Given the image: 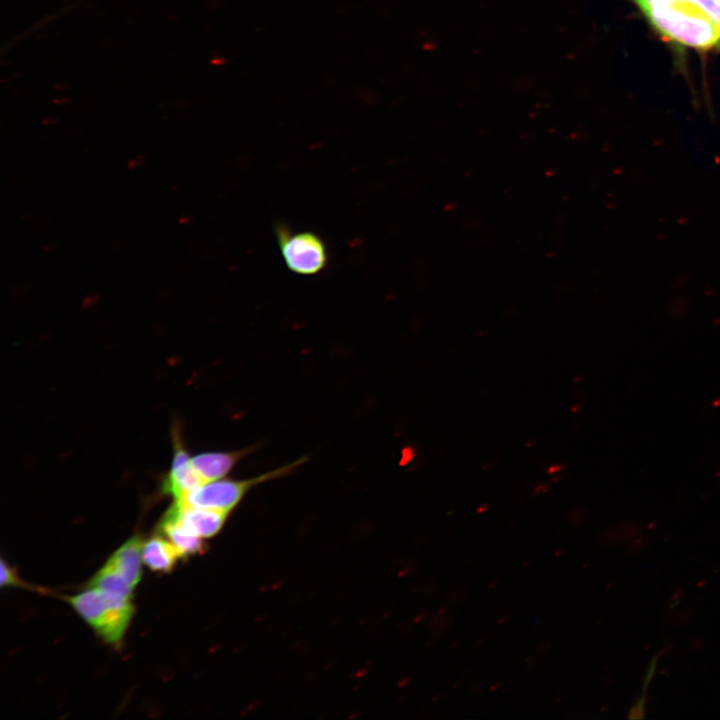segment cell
<instances>
[{
    "instance_id": "6da1fadb",
    "label": "cell",
    "mask_w": 720,
    "mask_h": 720,
    "mask_svg": "<svg viewBox=\"0 0 720 720\" xmlns=\"http://www.w3.org/2000/svg\"><path fill=\"white\" fill-rule=\"evenodd\" d=\"M667 40L698 50L720 48V0H634Z\"/></svg>"
},
{
    "instance_id": "7a4b0ae2",
    "label": "cell",
    "mask_w": 720,
    "mask_h": 720,
    "mask_svg": "<svg viewBox=\"0 0 720 720\" xmlns=\"http://www.w3.org/2000/svg\"><path fill=\"white\" fill-rule=\"evenodd\" d=\"M66 601L106 643L118 646L134 615L132 599L88 588Z\"/></svg>"
},
{
    "instance_id": "3957f363",
    "label": "cell",
    "mask_w": 720,
    "mask_h": 720,
    "mask_svg": "<svg viewBox=\"0 0 720 720\" xmlns=\"http://www.w3.org/2000/svg\"><path fill=\"white\" fill-rule=\"evenodd\" d=\"M304 461L305 459L301 458L249 479L229 480L221 478L207 481L188 492L183 499L178 501L193 507L216 509L230 513L251 488L267 480L286 475Z\"/></svg>"
},
{
    "instance_id": "277c9868",
    "label": "cell",
    "mask_w": 720,
    "mask_h": 720,
    "mask_svg": "<svg viewBox=\"0 0 720 720\" xmlns=\"http://www.w3.org/2000/svg\"><path fill=\"white\" fill-rule=\"evenodd\" d=\"M276 240L289 271L311 276L323 271L329 259L327 245L316 233L295 232L286 225L275 227Z\"/></svg>"
},
{
    "instance_id": "5b68a950",
    "label": "cell",
    "mask_w": 720,
    "mask_h": 720,
    "mask_svg": "<svg viewBox=\"0 0 720 720\" xmlns=\"http://www.w3.org/2000/svg\"><path fill=\"white\" fill-rule=\"evenodd\" d=\"M173 455L169 470L162 475L160 494L171 496L174 501L181 500L191 490L202 485L204 480L194 469L182 436L179 422L173 423L171 429Z\"/></svg>"
},
{
    "instance_id": "8992f818",
    "label": "cell",
    "mask_w": 720,
    "mask_h": 720,
    "mask_svg": "<svg viewBox=\"0 0 720 720\" xmlns=\"http://www.w3.org/2000/svg\"><path fill=\"white\" fill-rule=\"evenodd\" d=\"M172 504L182 524L202 539L218 534L229 515L228 512L216 509L189 506L178 500Z\"/></svg>"
},
{
    "instance_id": "52a82bcc",
    "label": "cell",
    "mask_w": 720,
    "mask_h": 720,
    "mask_svg": "<svg viewBox=\"0 0 720 720\" xmlns=\"http://www.w3.org/2000/svg\"><path fill=\"white\" fill-rule=\"evenodd\" d=\"M157 532L175 547L180 559L202 553L205 550L202 538L190 532L182 524L173 504L160 519Z\"/></svg>"
},
{
    "instance_id": "ba28073f",
    "label": "cell",
    "mask_w": 720,
    "mask_h": 720,
    "mask_svg": "<svg viewBox=\"0 0 720 720\" xmlns=\"http://www.w3.org/2000/svg\"><path fill=\"white\" fill-rule=\"evenodd\" d=\"M143 544L142 538L134 535L115 550L105 563L129 582L133 588L138 585L142 577Z\"/></svg>"
},
{
    "instance_id": "9c48e42d",
    "label": "cell",
    "mask_w": 720,
    "mask_h": 720,
    "mask_svg": "<svg viewBox=\"0 0 720 720\" xmlns=\"http://www.w3.org/2000/svg\"><path fill=\"white\" fill-rule=\"evenodd\" d=\"M249 451L250 448L231 452H203L191 456V462L204 482H207L226 476Z\"/></svg>"
},
{
    "instance_id": "30bf717a",
    "label": "cell",
    "mask_w": 720,
    "mask_h": 720,
    "mask_svg": "<svg viewBox=\"0 0 720 720\" xmlns=\"http://www.w3.org/2000/svg\"><path fill=\"white\" fill-rule=\"evenodd\" d=\"M177 559L180 557L175 547L160 534L149 538L143 544L142 561L154 572H170Z\"/></svg>"
},
{
    "instance_id": "8fae6325",
    "label": "cell",
    "mask_w": 720,
    "mask_h": 720,
    "mask_svg": "<svg viewBox=\"0 0 720 720\" xmlns=\"http://www.w3.org/2000/svg\"><path fill=\"white\" fill-rule=\"evenodd\" d=\"M88 588L98 589L102 592L132 599L133 588L123 577L104 564L90 579Z\"/></svg>"
},
{
    "instance_id": "7c38bea8",
    "label": "cell",
    "mask_w": 720,
    "mask_h": 720,
    "mask_svg": "<svg viewBox=\"0 0 720 720\" xmlns=\"http://www.w3.org/2000/svg\"><path fill=\"white\" fill-rule=\"evenodd\" d=\"M20 584L14 570L1 560V586H16Z\"/></svg>"
},
{
    "instance_id": "4fadbf2b",
    "label": "cell",
    "mask_w": 720,
    "mask_h": 720,
    "mask_svg": "<svg viewBox=\"0 0 720 720\" xmlns=\"http://www.w3.org/2000/svg\"><path fill=\"white\" fill-rule=\"evenodd\" d=\"M140 162H141V156H139V157L136 158V159L131 160L128 165H129L130 168H135V167H138V166H139V163H140Z\"/></svg>"
}]
</instances>
